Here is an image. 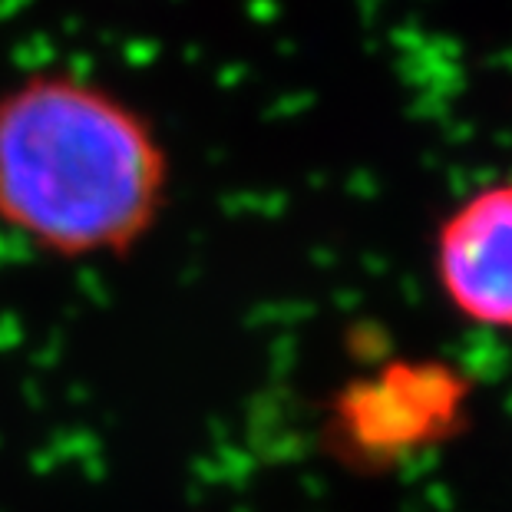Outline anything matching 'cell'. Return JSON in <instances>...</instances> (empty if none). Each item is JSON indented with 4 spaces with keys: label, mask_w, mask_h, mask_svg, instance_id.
Wrapping results in <instances>:
<instances>
[{
    "label": "cell",
    "mask_w": 512,
    "mask_h": 512,
    "mask_svg": "<svg viewBox=\"0 0 512 512\" xmlns=\"http://www.w3.org/2000/svg\"><path fill=\"white\" fill-rule=\"evenodd\" d=\"M176 195L172 149L146 110L76 70L0 90V235L50 265H119Z\"/></svg>",
    "instance_id": "cell-1"
},
{
    "label": "cell",
    "mask_w": 512,
    "mask_h": 512,
    "mask_svg": "<svg viewBox=\"0 0 512 512\" xmlns=\"http://www.w3.org/2000/svg\"><path fill=\"white\" fill-rule=\"evenodd\" d=\"M433 265L463 321L512 334V179L489 182L446 215Z\"/></svg>",
    "instance_id": "cell-2"
}]
</instances>
